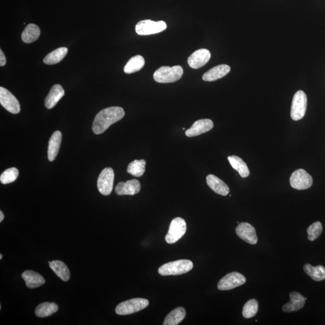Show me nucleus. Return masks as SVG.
<instances>
[{"instance_id": "obj_1", "label": "nucleus", "mask_w": 325, "mask_h": 325, "mask_svg": "<svg viewBox=\"0 0 325 325\" xmlns=\"http://www.w3.org/2000/svg\"><path fill=\"white\" fill-rule=\"evenodd\" d=\"M124 110L120 107H111L98 113L93 123L92 130L95 135L102 134L112 124L124 118Z\"/></svg>"}, {"instance_id": "obj_2", "label": "nucleus", "mask_w": 325, "mask_h": 325, "mask_svg": "<svg viewBox=\"0 0 325 325\" xmlns=\"http://www.w3.org/2000/svg\"><path fill=\"white\" fill-rule=\"evenodd\" d=\"M193 268V264L190 260H179L160 267L159 274L162 276L179 275L186 274Z\"/></svg>"}, {"instance_id": "obj_3", "label": "nucleus", "mask_w": 325, "mask_h": 325, "mask_svg": "<svg viewBox=\"0 0 325 325\" xmlns=\"http://www.w3.org/2000/svg\"><path fill=\"white\" fill-rule=\"evenodd\" d=\"M183 74V69L181 66H162L154 74V79L158 83H173L179 80Z\"/></svg>"}, {"instance_id": "obj_4", "label": "nucleus", "mask_w": 325, "mask_h": 325, "mask_svg": "<svg viewBox=\"0 0 325 325\" xmlns=\"http://www.w3.org/2000/svg\"><path fill=\"white\" fill-rule=\"evenodd\" d=\"M149 306V300L144 298H135L120 303L116 308L115 312L119 315H129L144 310Z\"/></svg>"}, {"instance_id": "obj_5", "label": "nucleus", "mask_w": 325, "mask_h": 325, "mask_svg": "<svg viewBox=\"0 0 325 325\" xmlns=\"http://www.w3.org/2000/svg\"><path fill=\"white\" fill-rule=\"evenodd\" d=\"M186 230L187 225L185 220L181 217H176L170 222L165 240L168 244L175 243L181 239L186 233Z\"/></svg>"}, {"instance_id": "obj_6", "label": "nucleus", "mask_w": 325, "mask_h": 325, "mask_svg": "<svg viewBox=\"0 0 325 325\" xmlns=\"http://www.w3.org/2000/svg\"><path fill=\"white\" fill-rule=\"evenodd\" d=\"M307 107V97L303 91H299L293 98L291 107V118L293 120H301L306 115Z\"/></svg>"}, {"instance_id": "obj_7", "label": "nucleus", "mask_w": 325, "mask_h": 325, "mask_svg": "<svg viewBox=\"0 0 325 325\" xmlns=\"http://www.w3.org/2000/svg\"><path fill=\"white\" fill-rule=\"evenodd\" d=\"M166 28L167 25L164 21L156 22L152 20L146 19L138 23L136 26V31L139 35H150L161 33L166 30Z\"/></svg>"}, {"instance_id": "obj_8", "label": "nucleus", "mask_w": 325, "mask_h": 325, "mask_svg": "<svg viewBox=\"0 0 325 325\" xmlns=\"http://www.w3.org/2000/svg\"><path fill=\"white\" fill-rule=\"evenodd\" d=\"M313 182L312 176L303 169L295 171L290 178V183L292 187L297 190L308 189L312 187Z\"/></svg>"}, {"instance_id": "obj_9", "label": "nucleus", "mask_w": 325, "mask_h": 325, "mask_svg": "<svg viewBox=\"0 0 325 325\" xmlns=\"http://www.w3.org/2000/svg\"><path fill=\"white\" fill-rule=\"evenodd\" d=\"M115 173L112 168L106 167L101 172L98 178V190L104 196H108L112 193Z\"/></svg>"}, {"instance_id": "obj_10", "label": "nucleus", "mask_w": 325, "mask_h": 325, "mask_svg": "<svg viewBox=\"0 0 325 325\" xmlns=\"http://www.w3.org/2000/svg\"><path fill=\"white\" fill-rule=\"evenodd\" d=\"M246 281V278L242 274L237 272H231L220 280L217 288L222 291L230 290L243 285Z\"/></svg>"}, {"instance_id": "obj_11", "label": "nucleus", "mask_w": 325, "mask_h": 325, "mask_svg": "<svg viewBox=\"0 0 325 325\" xmlns=\"http://www.w3.org/2000/svg\"><path fill=\"white\" fill-rule=\"evenodd\" d=\"M0 103L5 110L12 114H18L21 110L20 104L16 98L7 89L0 88Z\"/></svg>"}, {"instance_id": "obj_12", "label": "nucleus", "mask_w": 325, "mask_h": 325, "mask_svg": "<svg viewBox=\"0 0 325 325\" xmlns=\"http://www.w3.org/2000/svg\"><path fill=\"white\" fill-rule=\"evenodd\" d=\"M236 233L241 239L251 245H256L258 237L253 226L247 222H242L236 228Z\"/></svg>"}, {"instance_id": "obj_13", "label": "nucleus", "mask_w": 325, "mask_h": 325, "mask_svg": "<svg viewBox=\"0 0 325 325\" xmlns=\"http://www.w3.org/2000/svg\"><path fill=\"white\" fill-rule=\"evenodd\" d=\"M214 126L213 121L209 119H203L194 122L193 126L185 131L188 138L195 137L210 131Z\"/></svg>"}, {"instance_id": "obj_14", "label": "nucleus", "mask_w": 325, "mask_h": 325, "mask_svg": "<svg viewBox=\"0 0 325 325\" xmlns=\"http://www.w3.org/2000/svg\"><path fill=\"white\" fill-rule=\"evenodd\" d=\"M211 58V53L207 49H200L194 51L188 58L187 62L191 68L199 69L207 64Z\"/></svg>"}, {"instance_id": "obj_15", "label": "nucleus", "mask_w": 325, "mask_h": 325, "mask_svg": "<svg viewBox=\"0 0 325 325\" xmlns=\"http://www.w3.org/2000/svg\"><path fill=\"white\" fill-rule=\"evenodd\" d=\"M141 185L137 179H132L126 182H120L115 188V192L118 195H135L141 191Z\"/></svg>"}, {"instance_id": "obj_16", "label": "nucleus", "mask_w": 325, "mask_h": 325, "mask_svg": "<svg viewBox=\"0 0 325 325\" xmlns=\"http://www.w3.org/2000/svg\"><path fill=\"white\" fill-rule=\"evenodd\" d=\"M290 301L283 307V311L285 313H292L299 311L304 306L306 298H304L298 292H291L290 294Z\"/></svg>"}, {"instance_id": "obj_17", "label": "nucleus", "mask_w": 325, "mask_h": 325, "mask_svg": "<svg viewBox=\"0 0 325 325\" xmlns=\"http://www.w3.org/2000/svg\"><path fill=\"white\" fill-rule=\"evenodd\" d=\"M206 180H207L209 187L217 194L222 196H226L230 193V188L228 185L218 177L210 174L207 176Z\"/></svg>"}, {"instance_id": "obj_18", "label": "nucleus", "mask_w": 325, "mask_h": 325, "mask_svg": "<svg viewBox=\"0 0 325 325\" xmlns=\"http://www.w3.org/2000/svg\"><path fill=\"white\" fill-rule=\"evenodd\" d=\"M64 95H65V91L62 86L58 84L54 85L52 87L47 97L45 98V106L46 108L53 109Z\"/></svg>"}, {"instance_id": "obj_19", "label": "nucleus", "mask_w": 325, "mask_h": 325, "mask_svg": "<svg viewBox=\"0 0 325 325\" xmlns=\"http://www.w3.org/2000/svg\"><path fill=\"white\" fill-rule=\"evenodd\" d=\"M231 68L227 65H220L210 69L203 75L202 80L214 81L220 79L230 72Z\"/></svg>"}, {"instance_id": "obj_20", "label": "nucleus", "mask_w": 325, "mask_h": 325, "mask_svg": "<svg viewBox=\"0 0 325 325\" xmlns=\"http://www.w3.org/2000/svg\"><path fill=\"white\" fill-rule=\"evenodd\" d=\"M62 135L59 131L55 132L49 141L48 158L49 161L53 162L59 153Z\"/></svg>"}, {"instance_id": "obj_21", "label": "nucleus", "mask_w": 325, "mask_h": 325, "mask_svg": "<svg viewBox=\"0 0 325 325\" xmlns=\"http://www.w3.org/2000/svg\"><path fill=\"white\" fill-rule=\"evenodd\" d=\"M22 278L25 282L26 286L29 289L37 288L43 285L45 283V280L41 275L32 271H26L23 272Z\"/></svg>"}, {"instance_id": "obj_22", "label": "nucleus", "mask_w": 325, "mask_h": 325, "mask_svg": "<svg viewBox=\"0 0 325 325\" xmlns=\"http://www.w3.org/2000/svg\"><path fill=\"white\" fill-rule=\"evenodd\" d=\"M50 268L53 270L55 274L63 281H68L70 278V272L68 266L59 260H54L49 262Z\"/></svg>"}, {"instance_id": "obj_23", "label": "nucleus", "mask_w": 325, "mask_h": 325, "mask_svg": "<svg viewBox=\"0 0 325 325\" xmlns=\"http://www.w3.org/2000/svg\"><path fill=\"white\" fill-rule=\"evenodd\" d=\"M186 312L183 307H177L167 315L165 318L164 325H177L184 320Z\"/></svg>"}, {"instance_id": "obj_24", "label": "nucleus", "mask_w": 325, "mask_h": 325, "mask_svg": "<svg viewBox=\"0 0 325 325\" xmlns=\"http://www.w3.org/2000/svg\"><path fill=\"white\" fill-rule=\"evenodd\" d=\"M231 166L239 172L242 178H246L250 173L247 164L243 160L236 156H229L228 158Z\"/></svg>"}, {"instance_id": "obj_25", "label": "nucleus", "mask_w": 325, "mask_h": 325, "mask_svg": "<svg viewBox=\"0 0 325 325\" xmlns=\"http://www.w3.org/2000/svg\"><path fill=\"white\" fill-rule=\"evenodd\" d=\"M40 30L38 26L34 24H29L23 31L21 38L22 41L30 43L36 41L39 38Z\"/></svg>"}, {"instance_id": "obj_26", "label": "nucleus", "mask_w": 325, "mask_h": 325, "mask_svg": "<svg viewBox=\"0 0 325 325\" xmlns=\"http://www.w3.org/2000/svg\"><path fill=\"white\" fill-rule=\"evenodd\" d=\"M304 271L315 281H321L325 280V268L324 266L319 265L313 266L310 264H306L304 265Z\"/></svg>"}, {"instance_id": "obj_27", "label": "nucleus", "mask_w": 325, "mask_h": 325, "mask_svg": "<svg viewBox=\"0 0 325 325\" xmlns=\"http://www.w3.org/2000/svg\"><path fill=\"white\" fill-rule=\"evenodd\" d=\"M68 48L66 47L57 48L46 55L43 59V62L46 65H54V64L59 63L65 57L66 55L68 53Z\"/></svg>"}, {"instance_id": "obj_28", "label": "nucleus", "mask_w": 325, "mask_h": 325, "mask_svg": "<svg viewBox=\"0 0 325 325\" xmlns=\"http://www.w3.org/2000/svg\"><path fill=\"white\" fill-rule=\"evenodd\" d=\"M145 63L144 58L140 55L133 57L125 66L124 72L128 74L135 73L144 67Z\"/></svg>"}, {"instance_id": "obj_29", "label": "nucleus", "mask_w": 325, "mask_h": 325, "mask_svg": "<svg viewBox=\"0 0 325 325\" xmlns=\"http://www.w3.org/2000/svg\"><path fill=\"white\" fill-rule=\"evenodd\" d=\"M58 306L53 303H44L39 305L36 308L35 315L39 318H46L54 314L57 312Z\"/></svg>"}, {"instance_id": "obj_30", "label": "nucleus", "mask_w": 325, "mask_h": 325, "mask_svg": "<svg viewBox=\"0 0 325 325\" xmlns=\"http://www.w3.org/2000/svg\"><path fill=\"white\" fill-rule=\"evenodd\" d=\"M146 162L145 160H136L129 164L127 167V172L135 177H141L144 175L145 171Z\"/></svg>"}, {"instance_id": "obj_31", "label": "nucleus", "mask_w": 325, "mask_h": 325, "mask_svg": "<svg viewBox=\"0 0 325 325\" xmlns=\"http://www.w3.org/2000/svg\"><path fill=\"white\" fill-rule=\"evenodd\" d=\"M258 310V303L256 300H249L243 308L242 315L244 318L249 319L254 317Z\"/></svg>"}, {"instance_id": "obj_32", "label": "nucleus", "mask_w": 325, "mask_h": 325, "mask_svg": "<svg viewBox=\"0 0 325 325\" xmlns=\"http://www.w3.org/2000/svg\"><path fill=\"white\" fill-rule=\"evenodd\" d=\"M19 175V171L15 167H10L4 171L0 176V181L2 184L11 183L16 180Z\"/></svg>"}, {"instance_id": "obj_33", "label": "nucleus", "mask_w": 325, "mask_h": 325, "mask_svg": "<svg viewBox=\"0 0 325 325\" xmlns=\"http://www.w3.org/2000/svg\"><path fill=\"white\" fill-rule=\"evenodd\" d=\"M323 231V226L320 222L313 223L307 229L308 238L310 241H314L317 239Z\"/></svg>"}, {"instance_id": "obj_34", "label": "nucleus", "mask_w": 325, "mask_h": 325, "mask_svg": "<svg viewBox=\"0 0 325 325\" xmlns=\"http://www.w3.org/2000/svg\"><path fill=\"white\" fill-rule=\"evenodd\" d=\"M6 64V58L4 56L3 52L0 50V66H4Z\"/></svg>"}, {"instance_id": "obj_35", "label": "nucleus", "mask_w": 325, "mask_h": 325, "mask_svg": "<svg viewBox=\"0 0 325 325\" xmlns=\"http://www.w3.org/2000/svg\"><path fill=\"white\" fill-rule=\"evenodd\" d=\"M4 214L2 213V211H0V222H1L4 219Z\"/></svg>"}, {"instance_id": "obj_36", "label": "nucleus", "mask_w": 325, "mask_h": 325, "mask_svg": "<svg viewBox=\"0 0 325 325\" xmlns=\"http://www.w3.org/2000/svg\"><path fill=\"white\" fill-rule=\"evenodd\" d=\"M2 254H0V259L1 260V259H2Z\"/></svg>"}]
</instances>
